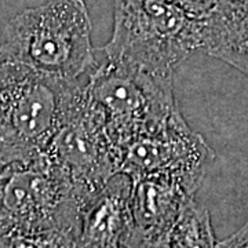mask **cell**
Here are the masks:
<instances>
[{"label": "cell", "mask_w": 248, "mask_h": 248, "mask_svg": "<svg viewBox=\"0 0 248 248\" xmlns=\"http://www.w3.org/2000/svg\"><path fill=\"white\" fill-rule=\"evenodd\" d=\"M0 60L78 81L97 62L84 0H47L11 18L0 39Z\"/></svg>", "instance_id": "1"}, {"label": "cell", "mask_w": 248, "mask_h": 248, "mask_svg": "<svg viewBox=\"0 0 248 248\" xmlns=\"http://www.w3.org/2000/svg\"><path fill=\"white\" fill-rule=\"evenodd\" d=\"M45 153L89 197L119 174L105 116L89 95L86 84H81Z\"/></svg>", "instance_id": "6"}, {"label": "cell", "mask_w": 248, "mask_h": 248, "mask_svg": "<svg viewBox=\"0 0 248 248\" xmlns=\"http://www.w3.org/2000/svg\"><path fill=\"white\" fill-rule=\"evenodd\" d=\"M169 1L184 10L190 17L203 19L208 17L221 4L222 0H169Z\"/></svg>", "instance_id": "13"}, {"label": "cell", "mask_w": 248, "mask_h": 248, "mask_svg": "<svg viewBox=\"0 0 248 248\" xmlns=\"http://www.w3.org/2000/svg\"><path fill=\"white\" fill-rule=\"evenodd\" d=\"M113 32L104 57L142 71L174 76L202 50V19L169 0H113Z\"/></svg>", "instance_id": "2"}, {"label": "cell", "mask_w": 248, "mask_h": 248, "mask_svg": "<svg viewBox=\"0 0 248 248\" xmlns=\"http://www.w3.org/2000/svg\"><path fill=\"white\" fill-rule=\"evenodd\" d=\"M79 232L72 229L0 231V248H78Z\"/></svg>", "instance_id": "12"}, {"label": "cell", "mask_w": 248, "mask_h": 248, "mask_svg": "<svg viewBox=\"0 0 248 248\" xmlns=\"http://www.w3.org/2000/svg\"><path fill=\"white\" fill-rule=\"evenodd\" d=\"M119 172L131 179L156 174H205L215 159L211 146L193 131L181 110L164 123L116 148Z\"/></svg>", "instance_id": "7"}, {"label": "cell", "mask_w": 248, "mask_h": 248, "mask_svg": "<svg viewBox=\"0 0 248 248\" xmlns=\"http://www.w3.org/2000/svg\"><path fill=\"white\" fill-rule=\"evenodd\" d=\"M133 179L116 174L86 202L80 215L78 248H127L135 222Z\"/></svg>", "instance_id": "8"}, {"label": "cell", "mask_w": 248, "mask_h": 248, "mask_svg": "<svg viewBox=\"0 0 248 248\" xmlns=\"http://www.w3.org/2000/svg\"><path fill=\"white\" fill-rule=\"evenodd\" d=\"M214 248H248V221L228 239L217 243Z\"/></svg>", "instance_id": "14"}, {"label": "cell", "mask_w": 248, "mask_h": 248, "mask_svg": "<svg viewBox=\"0 0 248 248\" xmlns=\"http://www.w3.org/2000/svg\"><path fill=\"white\" fill-rule=\"evenodd\" d=\"M89 199L46 153L13 161L0 171V231L79 232L81 210Z\"/></svg>", "instance_id": "4"}, {"label": "cell", "mask_w": 248, "mask_h": 248, "mask_svg": "<svg viewBox=\"0 0 248 248\" xmlns=\"http://www.w3.org/2000/svg\"><path fill=\"white\" fill-rule=\"evenodd\" d=\"M170 248H214L211 215L208 210L195 200L186 204L174 222L169 234Z\"/></svg>", "instance_id": "11"}, {"label": "cell", "mask_w": 248, "mask_h": 248, "mask_svg": "<svg viewBox=\"0 0 248 248\" xmlns=\"http://www.w3.org/2000/svg\"><path fill=\"white\" fill-rule=\"evenodd\" d=\"M205 174H156L133 181L131 208L140 231H170L186 204L195 200Z\"/></svg>", "instance_id": "9"}, {"label": "cell", "mask_w": 248, "mask_h": 248, "mask_svg": "<svg viewBox=\"0 0 248 248\" xmlns=\"http://www.w3.org/2000/svg\"><path fill=\"white\" fill-rule=\"evenodd\" d=\"M91 99L104 112L115 149L179 112L174 76L142 71L102 57L89 72Z\"/></svg>", "instance_id": "5"}, {"label": "cell", "mask_w": 248, "mask_h": 248, "mask_svg": "<svg viewBox=\"0 0 248 248\" xmlns=\"http://www.w3.org/2000/svg\"><path fill=\"white\" fill-rule=\"evenodd\" d=\"M248 78V0H222L202 19V50Z\"/></svg>", "instance_id": "10"}, {"label": "cell", "mask_w": 248, "mask_h": 248, "mask_svg": "<svg viewBox=\"0 0 248 248\" xmlns=\"http://www.w3.org/2000/svg\"><path fill=\"white\" fill-rule=\"evenodd\" d=\"M80 87L79 81L0 60V142L28 155L45 153Z\"/></svg>", "instance_id": "3"}]
</instances>
